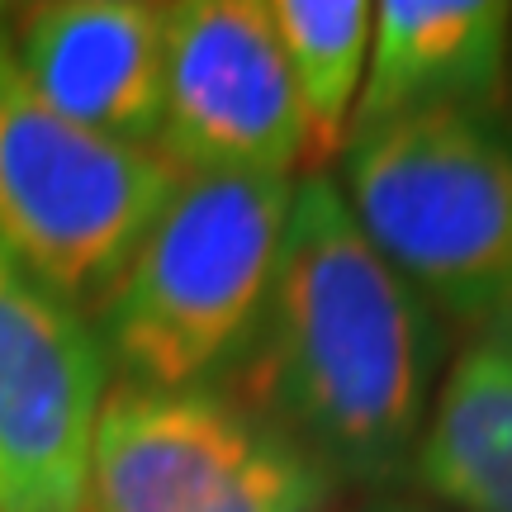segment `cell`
I'll return each instance as SVG.
<instances>
[{
	"label": "cell",
	"mask_w": 512,
	"mask_h": 512,
	"mask_svg": "<svg viewBox=\"0 0 512 512\" xmlns=\"http://www.w3.org/2000/svg\"><path fill=\"white\" fill-rule=\"evenodd\" d=\"M479 337H489V342H494V347L512 361V309L503 313V318H494V323H489V328L479 332Z\"/></svg>",
	"instance_id": "obj_12"
},
{
	"label": "cell",
	"mask_w": 512,
	"mask_h": 512,
	"mask_svg": "<svg viewBox=\"0 0 512 512\" xmlns=\"http://www.w3.org/2000/svg\"><path fill=\"white\" fill-rule=\"evenodd\" d=\"M413 475L460 512H512V361L489 337L441 375Z\"/></svg>",
	"instance_id": "obj_10"
},
{
	"label": "cell",
	"mask_w": 512,
	"mask_h": 512,
	"mask_svg": "<svg viewBox=\"0 0 512 512\" xmlns=\"http://www.w3.org/2000/svg\"><path fill=\"white\" fill-rule=\"evenodd\" d=\"M512 5L384 0L347 143L432 110H498L512 62Z\"/></svg>",
	"instance_id": "obj_9"
},
{
	"label": "cell",
	"mask_w": 512,
	"mask_h": 512,
	"mask_svg": "<svg viewBox=\"0 0 512 512\" xmlns=\"http://www.w3.org/2000/svg\"><path fill=\"white\" fill-rule=\"evenodd\" d=\"M342 200L370 247L465 328L512 309V128L498 110H432L342 147Z\"/></svg>",
	"instance_id": "obj_3"
},
{
	"label": "cell",
	"mask_w": 512,
	"mask_h": 512,
	"mask_svg": "<svg viewBox=\"0 0 512 512\" xmlns=\"http://www.w3.org/2000/svg\"><path fill=\"white\" fill-rule=\"evenodd\" d=\"M299 176L185 171L95 309L119 384L223 389L266 318Z\"/></svg>",
	"instance_id": "obj_2"
},
{
	"label": "cell",
	"mask_w": 512,
	"mask_h": 512,
	"mask_svg": "<svg viewBox=\"0 0 512 512\" xmlns=\"http://www.w3.org/2000/svg\"><path fill=\"white\" fill-rule=\"evenodd\" d=\"M366 512H427V508H413V503H375Z\"/></svg>",
	"instance_id": "obj_13"
},
{
	"label": "cell",
	"mask_w": 512,
	"mask_h": 512,
	"mask_svg": "<svg viewBox=\"0 0 512 512\" xmlns=\"http://www.w3.org/2000/svg\"><path fill=\"white\" fill-rule=\"evenodd\" d=\"M337 479L228 389L110 384L81 512H328Z\"/></svg>",
	"instance_id": "obj_5"
},
{
	"label": "cell",
	"mask_w": 512,
	"mask_h": 512,
	"mask_svg": "<svg viewBox=\"0 0 512 512\" xmlns=\"http://www.w3.org/2000/svg\"><path fill=\"white\" fill-rule=\"evenodd\" d=\"M181 176L157 147L57 114L19 72L0 10V238L57 299L95 318Z\"/></svg>",
	"instance_id": "obj_4"
},
{
	"label": "cell",
	"mask_w": 512,
	"mask_h": 512,
	"mask_svg": "<svg viewBox=\"0 0 512 512\" xmlns=\"http://www.w3.org/2000/svg\"><path fill=\"white\" fill-rule=\"evenodd\" d=\"M446 375L441 313L361 233L328 171L294 181L271 304L233 370V399L332 479L413 475Z\"/></svg>",
	"instance_id": "obj_1"
},
{
	"label": "cell",
	"mask_w": 512,
	"mask_h": 512,
	"mask_svg": "<svg viewBox=\"0 0 512 512\" xmlns=\"http://www.w3.org/2000/svg\"><path fill=\"white\" fill-rule=\"evenodd\" d=\"M110 361L81 309L0 238V512H81Z\"/></svg>",
	"instance_id": "obj_6"
},
{
	"label": "cell",
	"mask_w": 512,
	"mask_h": 512,
	"mask_svg": "<svg viewBox=\"0 0 512 512\" xmlns=\"http://www.w3.org/2000/svg\"><path fill=\"white\" fill-rule=\"evenodd\" d=\"M19 72L57 114L100 138L157 147L166 100V5L43 0L5 10Z\"/></svg>",
	"instance_id": "obj_8"
},
{
	"label": "cell",
	"mask_w": 512,
	"mask_h": 512,
	"mask_svg": "<svg viewBox=\"0 0 512 512\" xmlns=\"http://www.w3.org/2000/svg\"><path fill=\"white\" fill-rule=\"evenodd\" d=\"M157 152L181 171H299L304 124L271 5H166V100Z\"/></svg>",
	"instance_id": "obj_7"
},
{
	"label": "cell",
	"mask_w": 512,
	"mask_h": 512,
	"mask_svg": "<svg viewBox=\"0 0 512 512\" xmlns=\"http://www.w3.org/2000/svg\"><path fill=\"white\" fill-rule=\"evenodd\" d=\"M275 34L285 48V67L304 124V162L299 171H328L347 147L351 110L361 100L375 34V5L366 0H275Z\"/></svg>",
	"instance_id": "obj_11"
}]
</instances>
